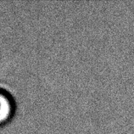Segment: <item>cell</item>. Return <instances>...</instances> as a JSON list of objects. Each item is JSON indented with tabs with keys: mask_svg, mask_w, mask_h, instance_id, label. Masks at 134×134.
I'll return each mask as SVG.
<instances>
[{
	"mask_svg": "<svg viewBox=\"0 0 134 134\" xmlns=\"http://www.w3.org/2000/svg\"><path fill=\"white\" fill-rule=\"evenodd\" d=\"M15 102L6 91L0 89V126L6 124L13 117L15 113Z\"/></svg>",
	"mask_w": 134,
	"mask_h": 134,
	"instance_id": "cell-1",
	"label": "cell"
}]
</instances>
